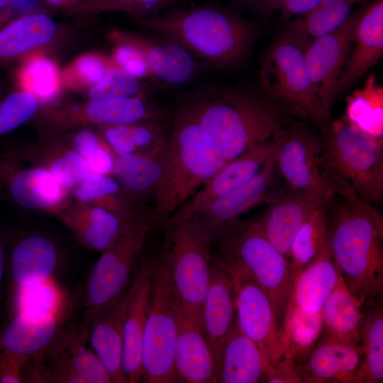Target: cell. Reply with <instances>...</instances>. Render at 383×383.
<instances>
[{
  "mask_svg": "<svg viewBox=\"0 0 383 383\" xmlns=\"http://www.w3.org/2000/svg\"><path fill=\"white\" fill-rule=\"evenodd\" d=\"M342 200L328 213V242L350 293L365 306L382 299L383 218L351 189L341 186Z\"/></svg>",
  "mask_w": 383,
  "mask_h": 383,
  "instance_id": "1",
  "label": "cell"
},
{
  "mask_svg": "<svg viewBox=\"0 0 383 383\" xmlns=\"http://www.w3.org/2000/svg\"><path fill=\"white\" fill-rule=\"evenodd\" d=\"M140 21L152 33L182 45L216 67L241 61L255 35L250 22L215 5L174 9Z\"/></svg>",
  "mask_w": 383,
  "mask_h": 383,
  "instance_id": "2",
  "label": "cell"
},
{
  "mask_svg": "<svg viewBox=\"0 0 383 383\" xmlns=\"http://www.w3.org/2000/svg\"><path fill=\"white\" fill-rule=\"evenodd\" d=\"M226 163L213 140L181 105L170 134L150 225L162 226Z\"/></svg>",
  "mask_w": 383,
  "mask_h": 383,
  "instance_id": "3",
  "label": "cell"
},
{
  "mask_svg": "<svg viewBox=\"0 0 383 383\" xmlns=\"http://www.w3.org/2000/svg\"><path fill=\"white\" fill-rule=\"evenodd\" d=\"M184 105L227 162L283 128L277 104L244 91L201 94Z\"/></svg>",
  "mask_w": 383,
  "mask_h": 383,
  "instance_id": "4",
  "label": "cell"
},
{
  "mask_svg": "<svg viewBox=\"0 0 383 383\" xmlns=\"http://www.w3.org/2000/svg\"><path fill=\"white\" fill-rule=\"evenodd\" d=\"M322 140V162L329 180L351 188L362 200L383 199L382 140L345 116L332 123Z\"/></svg>",
  "mask_w": 383,
  "mask_h": 383,
  "instance_id": "5",
  "label": "cell"
},
{
  "mask_svg": "<svg viewBox=\"0 0 383 383\" xmlns=\"http://www.w3.org/2000/svg\"><path fill=\"white\" fill-rule=\"evenodd\" d=\"M162 251L179 294L182 311L201 324L212 264L211 242L194 216L168 219Z\"/></svg>",
  "mask_w": 383,
  "mask_h": 383,
  "instance_id": "6",
  "label": "cell"
},
{
  "mask_svg": "<svg viewBox=\"0 0 383 383\" xmlns=\"http://www.w3.org/2000/svg\"><path fill=\"white\" fill-rule=\"evenodd\" d=\"M181 309L179 294L159 254L153 257L143 336L142 379L145 382L178 380L174 352Z\"/></svg>",
  "mask_w": 383,
  "mask_h": 383,
  "instance_id": "7",
  "label": "cell"
},
{
  "mask_svg": "<svg viewBox=\"0 0 383 383\" xmlns=\"http://www.w3.org/2000/svg\"><path fill=\"white\" fill-rule=\"evenodd\" d=\"M306 45L289 32L275 40L265 55L260 71L266 92L289 110L313 120L324 134L331 113L314 90L304 59Z\"/></svg>",
  "mask_w": 383,
  "mask_h": 383,
  "instance_id": "8",
  "label": "cell"
},
{
  "mask_svg": "<svg viewBox=\"0 0 383 383\" xmlns=\"http://www.w3.org/2000/svg\"><path fill=\"white\" fill-rule=\"evenodd\" d=\"M214 244L218 247L217 250L234 256L265 291L282 336L284 317L293 288L287 258L266 238L257 220L243 221L237 228Z\"/></svg>",
  "mask_w": 383,
  "mask_h": 383,
  "instance_id": "9",
  "label": "cell"
},
{
  "mask_svg": "<svg viewBox=\"0 0 383 383\" xmlns=\"http://www.w3.org/2000/svg\"><path fill=\"white\" fill-rule=\"evenodd\" d=\"M88 342L89 328L83 323L67 329L61 327L45 348L28 357L23 369V382H112Z\"/></svg>",
  "mask_w": 383,
  "mask_h": 383,
  "instance_id": "10",
  "label": "cell"
},
{
  "mask_svg": "<svg viewBox=\"0 0 383 383\" xmlns=\"http://www.w3.org/2000/svg\"><path fill=\"white\" fill-rule=\"evenodd\" d=\"M151 225L145 218L114 245L101 252L89 277L83 323H90L129 288L140 265Z\"/></svg>",
  "mask_w": 383,
  "mask_h": 383,
  "instance_id": "11",
  "label": "cell"
},
{
  "mask_svg": "<svg viewBox=\"0 0 383 383\" xmlns=\"http://www.w3.org/2000/svg\"><path fill=\"white\" fill-rule=\"evenodd\" d=\"M212 260L233 281L235 323L239 330L257 345L268 365L279 360L283 355L282 336L267 295L232 255L217 251L213 253Z\"/></svg>",
  "mask_w": 383,
  "mask_h": 383,
  "instance_id": "12",
  "label": "cell"
},
{
  "mask_svg": "<svg viewBox=\"0 0 383 383\" xmlns=\"http://www.w3.org/2000/svg\"><path fill=\"white\" fill-rule=\"evenodd\" d=\"M0 196L20 209L54 216L71 200L70 192L21 147L0 150Z\"/></svg>",
  "mask_w": 383,
  "mask_h": 383,
  "instance_id": "13",
  "label": "cell"
},
{
  "mask_svg": "<svg viewBox=\"0 0 383 383\" xmlns=\"http://www.w3.org/2000/svg\"><path fill=\"white\" fill-rule=\"evenodd\" d=\"M276 165L288 188L315 194L329 202L335 195L322 162V140L303 127L276 134Z\"/></svg>",
  "mask_w": 383,
  "mask_h": 383,
  "instance_id": "14",
  "label": "cell"
},
{
  "mask_svg": "<svg viewBox=\"0 0 383 383\" xmlns=\"http://www.w3.org/2000/svg\"><path fill=\"white\" fill-rule=\"evenodd\" d=\"M365 5L362 4L354 11L337 29L313 39L306 48L304 59L314 90L329 113Z\"/></svg>",
  "mask_w": 383,
  "mask_h": 383,
  "instance_id": "15",
  "label": "cell"
},
{
  "mask_svg": "<svg viewBox=\"0 0 383 383\" xmlns=\"http://www.w3.org/2000/svg\"><path fill=\"white\" fill-rule=\"evenodd\" d=\"M276 169L275 150L258 174L192 215L211 245L238 228L243 221L239 219L243 213L258 204L268 203Z\"/></svg>",
  "mask_w": 383,
  "mask_h": 383,
  "instance_id": "16",
  "label": "cell"
},
{
  "mask_svg": "<svg viewBox=\"0 0 383 383\" xmlns=\"http://www.w3.org/2000/svg\"><path fill=\"white\" fill-rule=\"evenodd\" d=\"M163 111L140 96L116 97L89 101L78 109L52 111L47 123L55 135L77 126L92 123L102 126L163 121Z\"/></svg>",
  "mask_w": 383,
  "mask_h": 383,
  "instance_id": "17",
  "label": "cell"
},
{
  "mask_svg": "<svg viewBox=\"0 0 383 383\" xmlns=\"http://www.w3.org/2000/svg\"><path fill=\"white\" fill-rule=\"evenodd\" d=\"M56 216L82 245L101 252L114 245L145 218H124L102 206L75 200H70Z\"/></svg>",
  "mask_w": 383,
  "mask_h": 383,
  "instance_id": "18",
  "label": "cell"
},
{
  "mask_svg": "<svg viewBox=\"0 0 383 383\" xmlns=\"http://www.w3.org/2000/svg\"><path fill=\"white\" fill-rule=\"evenodd\" d=\"M277 145V140L274 135L227 162L169 219L192 216L228 192L255 177L262 170Z\"/></svg>",
  "mask_w": 383,
  "mask_h": 383,
  "instance_id": "19",
  "label": "cell"
},
{
  "mask_svg": "<svg viewBox=\"0 0 383 383\" xmlns=\"http://www.w3.org/2000/svg\"><path fill=\"white\" fill-rule=\"evenodd\" d=\"M328 202L307 192L287 189L274 193L257 221L266 238L288 260L291 243L317 208Z\"/></svg>",
  "mask_w": 383,
  "mask_h": 383,
  "instance_id": "20",
  "label": "cell"
},
{
  "mask_svg": "<svg viewBox=\"0 0 383 383\" xmlns=\"http://www.w3.org/2000/svg\"><path fill=\"white\" fill-rule=\"evenodd\" d=\"M153 257L140 264L131 285L123 337L122 370L128 383L142 379L143 343Z\"/></svg>",
  "mask_w": 383,
  "mask_h": 383,
  "instance_id": "21",
  "label": "cell"
},
{
  "mask_svg": "<svg viewBox=\"0 0 383 383\" xmlns=\"http://www.w3.org/2000/svg\"><path fill=\"white\" fill-rule=\"evenodd\" d=\"M235 319V294L233 281L230 276L212 260L200 328L212 350L218 368L223 345Z\"/></svg>",
  "mask_w": 383,
  "mask_h": 383,
  "instance_id": "22",
  "label": "cell"
},
{
  "mask_svg": "<svg viewBox=\"0 0 383 383\" xmlns=\"http://www.w3.org/2000/svg\"><path fill=\"white\" fill-rule=\"evenodd\" d=\"M383 53V0L365 5L338 84L337 95L350 88L374 66Z\"/></svg>",
  "mask_w": 383,
  "mask_h": 383,
  "instance_id": "23",
  "label": "cell"
},
{
  "mask_svg": "<svg viewBox=\"0 0 383 383\" xmlns=\"http://www.w3.org/2000/svg\"><path fill=\"white\" fill-rule=\"evenodd\" d=\"M174 366L178 380L217 382L218 365L199 324L181 309L177 326Z\"/></svg>",
  "mask_w": 383,
  "mask_h": 383,
  "instance_id": "24",
  "label": "cell"
},
{
  "mask_svg": "<svg viewBox=\"0 0 383 383\" xmlns=\"http://www.w3.org/2000/svg\"><path fill=\"white\" fill-rule=\"evenodd\" d=\"M118 42L132 44L143 53L150 78L170 86L186 83L197 67L194 55L182 45L161 38L157 40L140 35H117Z\"/></svg>",
  "mask_w": 383,
  "mask_h": 383,
  "instance_id": "25",
  "label": "cell"
},
{
  "mask_svg": "<svg viewBox=\"0 0 383 383\" xmlns=\"http://www.w3.org/2000/svg\"><path fill=\"white\" fill-rule=\"evenodd\" d=\"M361 348L321 337L303 364L304 382L356 383Z\"/></svg>",
  "mask_w": 383,
  "mask_h": 383,
  "instance_id": "26",
  "label": "cell"
},
{
  "mask_svg": "<svg viewBox=\"0 0 383 383\" xmlns=\"http://www.w3.org/2000/svg\"><path fill=\"white\" fill-rule=\"evenodd\" d=\"M130 295L131 286L89 325L91 348L114 383H128L122 370V353L123 324Z\"/></svg>",
  "mask_w": 383,
  "mask_h": 383,
  "instance_id": "27",
  "label": "cell"
},
{
  "mask_svg": "<svg viewBox=\"0 0 383 383\" xmlns=\"http://www.w3.org/2000/svg\"><path fill=\"white\" fill-rule=\"evenodd\" d=\"M60 260V250L52 239L39 233L26 235L12 248L13 280L18 288L48 281L57 270Z\"/></svg>",
  "mask_w": 383,
  "mask_h": 383,
  "instance_id": "28",
  "label": "cell"
},
{
  "mask_svg": "<svg viewBox=\"0 0 383 383\" xmlns=\"http://www.w3.org/2000/svg\"><path fill=\"white\" fill-rule=\"evenodd\" d=\"M21 148L29 159L46 169L58 184L69 192L91 172L84 158L57 136L44 137Z\"/></svg>",
  "mask_w": 383,
  "mask_h": 383,
  "instance_id": "29",
  "label": "cell"
},
{
  "mask_svg": "<svg viewBox=\"0 0 383 383\" xmlns=\"http://www.w3.org/2000/svg\"><path fill=\"white\" fill-rule=\"evenodd\" d=\"M364 307L350 293L339 272L336 285L321 310V337L360 347L361 328L365 316Z\"/></svg>",
  "mask_w": 383,
  "mask_h": 383,
  "instance_id": "30",
  "label": "cell"
},
{
  "mask_svg": "<svg viewBox=\"0 0 383 383\" xmlns=\"http://www.w3.org/2000/svg\"><path fill=\"white\" fill-rule=\"evenodd\" d=\"M267 365L260 349L239 330L235 319L223 345L217 382H259L265 379Z\"/></svg>",
  "mask_w": 383,
  "mask_h": 383,
  "instance_id": "31",
  "label": "cell"
},
{
  "mask_svg": "<svg viewBox=\"0 0 383 383\" xmlns=\"http://www.w3.org/2000/svg\"><path fill=\"white\" fill-rule=\"evenodd\" d=\"M338 269L328 242L294 280L289 302L309 313L321 312L338 279Z\"/></svg>",
  "mask_w": 383,
  "mask_h": 383,
  "instance_id": "32",
  "label": "cell"
},
{
  "mask_svg": "<svg viewBox=\"0 0 383 383\" xmlns=\"http://www.w3.org/2000/svg\"><path fill=\"white\" fill-rule=\"evenodd\" d=\"M61 327L57 315L40 316L18 312L1 332L0 346L28 358L45 348Z\"/></svg>",
  "mask_w": 383,
  "mask_h": 383,
  "instance_id": "33",
  "label": "cell"
},
{
  "mask_svg": "<svg viewBox=\"0 0 383 383\" xmlns=\"http://www.w3.org/2000/svg\"><path fill=\"white\" fill-rule=\"evenodd\" d=\"M167 148V145L150 152L116 157L112 175L126 193L140 195L153 191L155 194L164 170Z\"/></svg>",
  "mask_w": 383,
  "mask_h": 383,
  "instance_id": "34",
  "label": "cell"
},
{
  "mask_svg": "<svg viewBox=\"0 0 383 383\" xmlns=\"http://www.w3.org/2000/svg\"><path fill=\"white\" fill-rule=\"evenodd\" d=\"M55 31L54 21L37 13L19 18L0 29V62L11 61L48 42Z\"/></svg>",
  "mask_w": 383,
  "mask_h": 383,
  "instance_id": "35",
  "label": "cell"
},
{
  "mask_svg": "<svg viewBox=\"0 0 383 383\" xmlns=\"http://www.w3.org/2000/svg\"><path fill=\"white\" fill-rule=\"evenodd\" d=\"M102 138L117 156L147 152L166 146L170 135L162 121L103 126Z\"/></svg>",
  "mask_w": 383,
  "mask_h": 383,
  "instance_id": "36",
  "label": "cell"
},
{
  "mask_svg": "<svg viewBox=\"0 0 383 383\" xmlns=\"http://www.w3.org/2000/svg\"><path fill=\"white\" fill-rule=\"evenodd\" d=\"M323 331L322 313H309L289 302L282 330V356L303 364L318 342Z\"/></svg>",
  "mask_w": 383,
  "mask_h": 383,
  "instance_id": "37",
  "label": "cell"
},
{
  "mask_svg": "<svg viewBox=\"0 0 383 383\" xmlns=\"http://www.w3.org/2000/svg\"><path fill=\"white\" fill-rule=\"evenodd\" d=\"M382 299L367 306L361 328L360 346L362 360L356 383L383 382V307Z\"/></svg>",
  "mask_w": 383,
  "mask_h": 383,
  "instance_id": "38",
  "label": "cell"
},
{
  "mask_svg": "<svg viewBox=\"0 0 383 383\" xmlns=\"http://www.w3.org/2000/svg\"><path fill=\"white\" fill-rule=\"evenodd\" d=\"M367 0H321L309 13L298 16L289 32L306 45L307 41L326 35L340 26L354 11V7Z\"/></svg>",
  "mask_w": 383,
  "mask_h": 383,
  "instance_id": "39",
  "label": "cell"
},
{
  "mask_svg": "<svg viewBox=\"0 0 383 383\" xmlns=\"http://www.w3.org/2000/svg\"><path fill=\"white\" fill-rule=\"evenodd\" d=\"M326 204L312 212L298 230L291 243L288 262L293 283L300 272L318 255L327 243Z\"/></svg>",
  "mask_w": 383,
  "mask_h": 383,
  "instance_id": "40",
  "label": "cell"
},
{
  "mask_svg": "<svg viewBox=\"0 0 383 383\" xmlns=\"http://www.w3.org/2000/svg\"><path fill=\"white\" fill-rule=\"evenodd\" d=\"M345 117L373 137L382 140L383 88L370 74L363 86L348 97Z\"/></svg>",
  "mask_w": 383,
  "mask_h": 383,
  "instance_id": "41",
  "label": "cell"
},
{
  "mask_svg": "<svg viewBox=\"0 0 383 383\" xmlns=\"http://www.w3.org/2000/svg\"><path fill=\"white\" fill-rule=\"evenodd\" d=\"M123 191L124 189L114 177L91 172L83 182L70 191V194L75 201L102 206L128 217L133 210Z\"/></svg>",
  "mask_w": 383,
  "mask_h": 383,
  "instance_id": "42",
  "label": "cell"
},
{
  "mask_svg": "<svg viewBox=\"0 0 383 383\" xmlns=\"http://www.w3.org/2000/svg\"><path fill=\"white\" fill-rule=\"evenodd\" d=\"M64 140L84 158L91 172L112 176L116 155L102 137L82 128Z\"/></svg>",
  "mask_w": 383,
  "mask_h": 383,
  "instance_id": "43",
  "label": "cell"
},
{
  "mask_svg": "<svg viewBox=\"0 0 383 383\" xmlns=\"http://www.w3.org/2000/svg\"><path fill=\"white\" fill-rule=\"evenodd\" d=\"M20 82L38 100L48 101L57 92L58 76L55 65L44 57L28 60L20 72Z\"/></svg>",
  "mask_w": 383,
  "mask_h": 383,
  "instance_id": "44",
  "label": "cell"
},
{
  "mask_svg": "<svg viewBox=\"0 0 383 383\" xmlns=\"http://www.w3.org/2000/svg\"><path fill=\"white\" fill-rule=\"evenodd\" d=\"M38 107V100L28 91L23 89L8 96L0 103V135L29 121Z\"/></svg>",
  "mask_w": 383,
  "mask_h": 383,
  "instance_id": "45",
  "label": "cell"
},
{
  "mask_svg": "<svg viewBox=\"0 0 383 383\" xmlns=\"http://www.w3.org/2000/svg\"><path fill=\"white\" fill-rule=\"evenodd\" d=\"M144 91L138 79L118 66L111 67L103 79L89 90L91 100L140 96Z\"/></svg>",
  "mask_w": 383,
  "mask_h": 383,
  "instance_id": "46",
  "label": "cell"
},
{
  "mask_svg": "<svg viewBox=\"0 0 383 383\" xmlns=\"http://www.w3.org/2000/svg\"><path fill=\"white\" fill-rule=\"evenodd\" d=\"M58 295L50 279L19 288V312L31 316L57 315Z\"/></svg>",
  "mask_w": 383,
  "mask_h": 383,
  "instance_id": "47",
  "label": "cell"
},
{
  "mask_svg": "<svg viewBox=\"0 0 383 383\" xmlns=\"http://www.w3.org/2000/svg\"><path fill=\"white\" fill-rule=\"evenodd\" d=\"M118 43L113 53L116 66L136 79L150 77L149 67L141 51L132 44Z\"/></svg>",
  "mask_w": 383,
  "mask_h": 383,
  "instance_id": "48",
  "label": "cell"
},
{
  "mask_svg": "<svg viewBox=\"0 0 383 383\" xmlns=\"http://www.w3.org/2000/svg\"><path fill=\"white\" fill-rule=\"evenodd\" d=\"M182 0H106L101 9L126 11L140 19L159 14Z\"/></svg>",
  "mask_w": 383,
  "mask_h": 383,
  "instance_id": "49",
  "label": "cell"
},
{
  "mask_svg": "<svg viewBox=\"0 0 383 383\" xmlns=\"http://www.w3.org/2000/svg\"><path fill=\"white\" fill-rule=\"evenodd\" d=\"M110 67L106 60L99 55L89 54L77 60L72 70L80 82L94 86L103 79Z\"/></svg>",
  "mask_w": 383,
  "mask_h": 383,
  "instance_id": "50",
  "label": "cell"
},
{
  "mask_svg": "<svg viewBox=\"0 0 383 383\" xmlns=\"http://www.w3.org/2000/svg\"><path fill=\"white\" fill-rule=\"evenodd\" d=\"M265 379L269 383H300L304 382L301 364L282 356L267 366Z\"/></svg>",
  "mask_w": 383,
  "mask_h": 383,
  "instance_id": "51",
  "label": "cell"
},
{
  "mask_svg": "<svg viewBox=\"0 0 383 383\" xmlns=\"http://www.w3.org/2000/svg\"><path fill=\"white\" fill-rule=\"evenodd\" d=\"M28 359L0 346V383L23 382V369Z\"/></svg>",
  "mask_w": 383,
  "mask_h": 383,
  "instance_id": "52",
  "label": "cell"
},
{
  "mask_svg": "<svg viewBox=\"0 0 383 383\" xmlns=\"http://www.w3.org/2000/svg\"><path fill=\"white\" fill-rule=\"evenodd\" d=\"M321 0H281L279 9L284 17L304 16L313 10Z\"/></svg>",
  "mask_w": 383,
  "mask_h": 383,
  "instance_id": "53",
  "label": "cell"
},
{
  "mask_svg": "<svg viewBox=\"0 0 383 383\" xmlns=\"http://www.w3.org/2000/svg\"><path fill=\"white\" fill-rule=\"evenodd\" d=\"M237 4L249 8L261 14H266L279 9L281 0H233Z\"/></svg>",
  "mask_w": 383,
  "mask_h": 383,
  "instance_id": "54",
  "label": "cell"
},
{
  "mask_svg": "<svg viewBox=\"0 0 383 383\" xmlns=\"http://www.w3.org/2000/svg\"><path fill=\"white\" fill-rule=\"evenodd\" d=\"M12 12L10 8L0 9V29L4 23L8 21Z\"/></svg>",
  "mask_w": 383,
  "mask_h": 383,
  "instance_id": "55",
  "label": "cell"
},
{
  "mask_svg": "<svg viewBox=\"0 0 383 383\" xmlns=\"http://www.w3.org/2000/svg\"><path fill=\"white\" fill-rule=\"evenodd\" d=\"M4 267V248H3L1 241L0 240V288H1V282L3 279ZM1 331L0 329V341H1Z\"/></svg>",
  "mask_w": 383,
  "mask_h": 383,
  "instance_id": "56",
  "label": "cell"
},
{
  "mask_svg": "<svg viewBox=\"0 0 383 383\" xmlns=\"http://www.w3.org/2000/svg\"><path fill=\"white\" fill-rule=\"evenodd\" d=\"M48 3L52 5H60L65 2L70 1L72 0H45Z\"/></svg>",
  "mask_w": 383,
  "mask_h": 383,
  "instance_id": "57",
  "label": "cell"
},
{
  "mask_svg": "<svg viewBox=\"0 0 383 383\" xmlns=\"http://www.w3.org/2000/svg\"><path fill=\"white\" fill-rule=\"evenodd\" d=\"M11 0H0V9L9 8Z\"/></svg>",
  "mask_w": 383,
  "mask_h": 383,
  "instance_id": "58",
  "label": "cell"
},
{
  "mask_svg": "<svg viewBox=\"0 0 383 383\" xmlns=\"http://www.w3.org/2000/svg\"><path fill=\"white\" fill-rule=\"evenodd\" d=\"M96 2V5L99 8H101V6L106 1V0H95Z\"/></svg>",
  "mask_w": 383,
  "mask_h": 383,
  "instance_id": "59",
  "label": "cell"
}]
</instances>
